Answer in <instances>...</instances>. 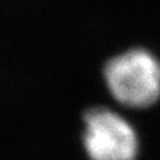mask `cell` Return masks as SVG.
<instances>
[{
	"mask_svg": "<svg viewBox=\"0 0 160 160\" xmlns=\"http://www.w3.org/2000/svg\"><path fill=\"white\" fill-rule=\"evenodd\" d=\"M104 78L113 99L126 107L147 108L160 98V62L146 49H129L111 59Z\"/></svg>",
	"mask_w": 160,
	"mask_h": 160,
	"instance_id": "cell-1",
	"label": "cell"
},
{
	"mask_svg": "<svg viewBox=\"0 0 160 160\" xmlns=\"http://www.w3.org/2000/svg\"><path fill=\"white\" fill-rule=\"evenodd\" d=\"M84 148L91 160H136L139 139L128 120L109 108H92L84 116Z\"/></svg>",
	"mask_w": 160,
	"mask_h": 160,
	"instance_id": "cell-2",
	"label": "cell"
}]
</instances>
